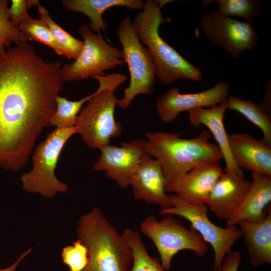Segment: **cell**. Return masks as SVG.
<instances>
[{"label": "cell", "instance_id": "cell-1", "mask_svg": "<svg viewBox=\"0 0 271 271\" xmlns=\"http://www.w3.org/2000/svg\"><path fill=\"white\" fill-rule=\"evenodd\" d=\"M60 62H46L27 43L0 56V167L16 171L28 161L56 109L62 89Z\"/></svg>", "mask_w": 271, "mask_h": 271}, {"label": "cell", "instance_id": "cell-2", "mask_svg": "<svg viewBox=\"0 0 271 271\" xmlns=\"http://www.w3.org/2000/svg\"><path fill=\"white\" fill-rule=\"evenodd\" d=\"M180 134L156 131L145 135L146 153L161 164L167 193L182 175L197 167L223 159L218 145L210 142L211 137L207 130L191 139L182 138Z\"/></svg>", "mask_w": 271, "mask_h": 271}, {"label": "cell", "instance_id": "cell-3", "mask_svg": "<svg viewBox=\"0 0 271 271\" xmlns=\"http://www.w3.org/2000/svg\"><path fill=\"white\" fill-rule=\"evenodd\" d=\"M169 2L147 0L134 18L135 31L151 55L156 77L161 83L168 84L180 79L200 82L202 71L169 45L159 34L160 26L164 21L161 8Z\"/></svg>", "mask_w": 271, "mask_h": 271}, {"label": "cell", "instance_id": "cell-4", "mask_svg": "<svg viewBox=\"0 0 271 271\" xmlns=\"http://www.w3.org/2000/svg\"><path fill=\"white\" fill-rule=\"evenodd\" d=\"M76 234L88 250V263L82 271L129 270L131 250L99 207L80 217Z\"/></svg>", "mask_w": 271, "mask_h": 271}, {"label": "cell", "instance_id": "cell-5", "mask_svg": "<svg viewBox=\"0 0 271 271\" xmlns=\"http://www.w3.org/2000/svg\"><path fill=\"white\" fill-rule=\"evenodd\" d=\"M125 81L119 76L106 84H99L79 113L75 126L88 147L100 149L109 145L112 138L122 134L123 127L114 116L118 100L114 92Z\"/></svg>", "mask_w": 271, "mask_h": 271}, {"label": "cell", "instance_id": "cell-6", "mask_svg": "<svg viewBox=\"0 0 271 271\" xmlns=\"http://www.w3.org/2000/svg\"><path fill=\"white\" fill-rule=\"evenodd\" d=\"M75 134L76 126L55 128L38 144L32 156V169L20 178L23 190L48 198L68 190L67 185L56 177L55 171L65 144Z\"/></svg>", "mask_w": 271, "mask_h": 271}, {"label": "cell", "instance_id": "cell-7", "mask_svg": "<svg viewBox=\"0 0 271 271\" xmlns=\"http://www.w3.org/2000/svg\"><path fill=\"white\" fill-rule=\"evenodd\" d=\"M140 230L154 244L167 271L180 251L189 250L202 257L208 250L207 243L195 230L184 226L172 215H165L160 220L154 215L147 216L141 222Z\"/></svg>", "mask_w": 271, "mask_h": 271}, {"label": "cell", "instance_id": "cell-8", "mask_svg": "<svg viewBox=\"0 0 271 271\" xmlns=\"http://www.w3.org/2000/svg\"><path fill=\"white\" fill-rule=\"evenodd\" d=\"M116 34L130 73L129 85L124 90L123 97L117 102L120 107L126 109L138 95H150L154 92L156 77L151 55L138 39L129 17L121 21Z\"/></svg>", "mask_w": 271, "mask_h": 271}, {"label": "cell", "instance_id": "cell-9", "mask_svg": "<svg viewBox=\"0 0 271 271\" xmlns=\"http://www.w3.org/2000/svg\"><path fill=\"white\" fill-rule=\"evenodd\" d=\"M78 32L83 39V49L74 62L62 66L61 75L64 81L104 75L105 71L125 63L122 51L108 44L101 33H93L88 24H82Z\"/></svg>", "mask_w": 271, "mask_h": 271}, {"label": "cell", "instance_id": "cell-10", "mask_svg": "<svg viewBox=\"0 0 271 271\" xmlns=\"http://www.w3.org/2000/svg\"><path fill=\"white\" fill-rule=\"evenodd\" d=\"M172 206L161 209L159 214L178 216L189 221L203 240L212 247L214 260L213 270L219 268L225 256L231 251L235 243L241 237L239 228L235 226L221 227L213 223L208 216L206 204L191 205L170 195Z\"/></svg>", "mask_w": 271, "mask_h": 271}, {"label": "cell", "instance_id": "cell-11", "mask_svg": "<svg viewBox=\"0 0 271 271\" xmlns=\"http://www.w3.org/2000/svg\"><path fill=\"white\" fill-rule=\"evenodd\" d=\"M200 27L213 45L222 48L236 59L243 52H251L259 39L252 23L231 19L219 9L205 13L201 19Z\"/></svg>", "mask_w": 271, "mask_h": 271}, {"label": "cell", "instance_id": "cell-12", "mask_svg": "<svg viewBox=\"0 0 271 271\" xmlns=\"http://www.w3.org/2000/svg\"><path fill=\"white\" fill-rule=\"evenodd\" d=\"M229 92V84L224 81L219 82L206 90L195 93L182 94L179 88L175 87L157 97L155 107L160 119L170 123L182 112L205 107L208 108L225 101Z\"/></svg>", "mask_w": 271, "mask_h": 271}, {"label": "cell", "instance_id": "cell-13", "mask_svg": "<svg viewBox=\"0 0 271 271\" xmlns=\"http://www.w3.org/2000/svg\"><path fill=\"white\" fill-rule=\"evenodd\" d=\"M100 150L101 154L94 164L93 169L104 171L106 177L123 188L129 186L130 177L147 154L142 139L122 142L120 147L109 144Z\"/></svg>", "mask_w": 271, "mask_h": 271}, {"label": "cell", "instance_id": "cell-14", "mask_svg": "<svg viewBox=\"0 0 271 271\" xmlns=\"http://www.w3.org/2000/svg\"><path fill=\"white\" fill-rule=\"evenodd\" d=\"M134 197L161 209L172 206L170 195L166 191V181L159 162L147 154L129 178Z\"/></svg>", "mask_w": 271, "mask_h": 271}, {"label": "cell", "instance_id": "cell-15", "mask_svg": "<svg viewBox=\"0 0 271 271\" xmlns=\"http://www.w3.org/2000/svg\"><path fill=\"white\" fill-rule=\"evenodd\" d=\"M223 172L218 162L197 167L179 177L168 192L191 205L206 204L212 189Z\"/></svg>", "mask_w": 271, "mask_h": 271}, {"label": "cell", "instance_id": "cell-16", "mask_svg": "<svg viewBox=\"0 0 271 271\" xmlns=\"http://www.w3.org/2000/svg\"><path fill=\"white\" fill-rule=\"evenodd\" d=\"M251 181L235 173L223 172L212 189L206 205L220 220L226 221L237 211Z\"/></svg>", "mask_w": 271, "mask_h": 271}, {"label": "cell", "instance_id": "cell-17", "mask_svg": "<svg viewBox=\"0 0 271 271\" xmlns=\"http://www.w3.org/2000/svg\"><path fill=\"white\" fill-rule=\"evenodd\" d=\"M232 157L239 168L271 175V144L250 134H228Z\"/></svg>", "mask_w": 271, "mask_h": 271}, {"label": "cell", "instance_id": "cell-18", "mask_svg": "<svg viewBox=\"0 0 271 271\" xmlns=\"http://www.w3.org/2000/svg\"><path fill=\"white\" fill-rule=\"evenodd\" d=\"M227 110L226 101L208 108H200L188 112V120L194 127L203 125L211 132L219 147L225 163V172L244 177V174L234 160L229 144L228 134L225 130L223 118Z\"/></svg>", "mask_w": 271, "mask_h": 271}, {"label": "cell", "instance_id": "cell-19", "mask_svg": "<svg viewBox=\"0 0 271 271\" xmlns=\"http://www.w3.org/2000/svg\"><path fill=\"white\" fill-rule=\"evenodd\" d=\"M252 181L243 202L235 213L226 221V226H235L241 221H254L263 218L271 202V175L252 172Z\"/></svg>", "mask_w": 271, "mask_h": 271}, {"label": "cell", "instance_id": "cell-20", "mask_svg": "<svg viewBox=\"0 0 271 271\" xmlns=\"http://www.w3.org/2000/svg\"><path fill=\"white\" fill-rule=\"evenodd\" d=\"M244 240L251 264L259 266L271 263V211L261 219L241 221L237 225Z\"/></svg>", "mask_w": 271, "mask_h": 271}, {"label": "cell", "instance_id": "cell-21", "mask_svg": "<svg viewBox=\"0 0 271 271\" xmlns=\"http://www.w3.org/2000/svg\"><path fill=\"white\" fill-rule=\"evenodd\" d=\"M61 3L65 9L87 16L89 28L96 34L105 32L108 27L103 19V13L108 9L122 6L132 10H142L145 4L142 0H63Z\"/></svg>", "mask_w": 271, "mask_h": 271}, {"label": "cell", "instance_id": "cell-22", "mask_svg": "<svg viewBox=\"0 0 271 271\" xmlns=\"http://www.w3.org/2000/svg\"><path fill=\"white\" fill-rule=\"evenodd\" d=\"M227 109L237 111L252 124L258 127L263 134V140L271 144L270 118L260 105L252 100H244L234 96L226 100Z\"/></svg>", "mask_w": 271, "mask_h": 271}, {"label": "cell", "instance_id": "cell-23", "mask_svg": "<svg viewBox=\"0 0 271 271\" xmlns=\"http://www.w3.org/2000/svg\"><path fill=\"white\" fill-rule=\"evenodd\" d=\"M122 235L129 246L132 256V265L129 271H167L158 259L149 255L137 232L126 228Z\"/></svg>", "mask_w": 271, "mask_h": 271}, {"label": "cell", "instance_id": "cell-24", "mask_svg": "<svg viewBox=\"0 0 271 271\" xmlns=\"http://www.w3.org/2000/svg\"><path fill=\"white\" fill-rule=\"evenodd\" d=\"M91 96L90 94L78 101H70L57 95L55 98L56 109L49 119V125L56 128L75 127L82 106Z\"/></svg>", "mask_w": 271, "mask_h": 271}, {"label": "cell", "instance_id": "cell-25", "mask_svg": "<svg viewBox=\"0 0 271 271\" xmlns=\"http://www.w3.org/2000/svg\"><path fill=\"white\" fill-rule=\"evenodd\" d=\"M40 19L48 27L56 40L63 46L67 52V58L75 60L80 55L83 42L77 39L64 30L49 15L47 10L41 5L38 7Z\"/></svg>", "mask_w": 271, "mask_h": 271}, {"label": "cell", "instance_id": "cell-26", "mask_svg": "<svg viewBox=\"0 0 271 271\" xmlns=\"http://www.w3.org/2000/svg\"><path fill=\"white\" fill-rule=\"evenodd\" d=\"M28 40L40 42L52 48L58 55L67 57V52L54 37L48 27L41 19L30 18L18 27Z\"/></svg>", "mask_w": 271, "mask_h": 271}, {"label": "cell", "instance_id": "cell-27", "mask_svg": "<svg viewBox=\"0 0 271 271\" xmlns=\"http://www.w3.org/2000/svg\"><path fill=\"white\" fill-rule=\"evenodd\" d=\"M8 0H0V56L12 46L27 43L24 34L11 23L9 16Z\"/></svg>", "mask_w": 271, "mask_h": 271}, {"label": "cell", "instance_id": "cell-28", "mask_svg": "<svg viewBox=\"0 0 271 271\" xmlns=\"http://www.w3.org/2000/svg\"><path fill=\"white\" fill-rule=\"evenodd\" d=\"M219 10L225 16H235L252 23L261 11V5L257 0H217Z\"/></svg>", "mask_w": 271, "mask_h": 271}, {"label": "cell", "instance_id": "cell-29", "mask_svg": "<svg viewBox=\"0 0 271 271\" xmlns=\"http://www.w3.org/2000/svg\"><path fill=\"white\" fill-rule=\"evenodd\" d=\"M61 257L63 262L68 267L67 271H82L88 263V250L78 239L73 245L63 248Z\"/></svg>", "mask_w": 271, "mask_h": 271}, {"label": "cell", "instance_id": "cell-30", "mask_svg": "<svg viewBox=\"0 0 271 271\" xmlns=\"http://www.w3.org/2000/svg\"><path fill=\"white\" fill-rule=\"evenodd\" d=\"M27 0H12L11 5L8 9L9 16L11 24L18 29L23 23L31 17L29 15Z\"/></svg>", "mask_w": 271, "mask_h": 271}, {"label": "cell", "instance_id": "cell-31", "mask_svg": "<svg viewBox=\"0 0 271 271\" xmlns=\"http://www.w3.org/2000/svg\"><path fill=\"white\" fill-rule=\"evenodd\" d=\"M241 256L238 251H231L224 258L221 266L214 271H238Z\"/></svg>", "mask_w": 271, "mask_h": 271}, {"label": "cell", "instance_id": "cell-32", "mask_svg": "<svg viewBox=\"0 0 271 271\" xmlns=\"http://www.w3.org/2000/svg\"><path fill=\"white\" fill-rule=\"evenodd\" d=\"M32 251V248H29L27 251L22 253L17 260L11 266L4 269H0V271H15L19 264Z\"/></svg>", "mask_w": 271, "mask_h": 271}]
</instances>
